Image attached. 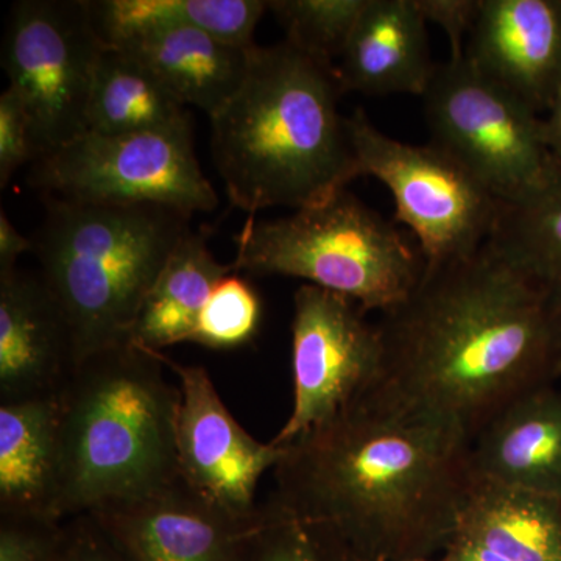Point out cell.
Returning a JSON list of instances; mask_svg holds the SVG:
<instances>
[{"label":"cell","mask_w":561,"mask_h":561,"mask_svg":"<svg viewBox=\"0 0 561 561\" xmlns=\"http://www.w3.org/2000/svg\"><path fill=\"white\" fill-rule=\"evenodd\" d=\"M375 400L474 435L505 405L559 379L561 306L489 242L426 264L382 312Z\"/></svg>","instance_id":"cell-1"},{"label":"cell","mask_w":561,"mask_h":561,"mask_svg":"<svg viewBox=\"0 0 561 561\" xmlns=\"http://www.w3.org/2000/svg\"><path fill=\"white\" fill-rule=\"evenodd\" d=\"M284 449L273 500L354 561L430 559L474 485L463 431L370 393Z\"/></svg>","instance_id":"cell-2"},{"label":"cell","mask_w":561,"mask_h":561,"mask_svg":"<svg viewBox=\"0 0 561 561\" xmlns=\"http://www.w3.org/2000/svg\"><path fill=\"white\" fill-rule=\"evenodd\" d=\"M335 68L286 39L251 50L231 101L210 119V150L236 208L302 209L359 179Z\"/></svg>","instance_id":"cell-3"},{"label":"cell","mask_w":561,"mask_h":561,"mask_svg":"<svg viewBox=\"0 0 561 561\" xmlns=\"http://www.w3.org/2000/svg\"><path fill=\"white\" fill-rule=\"evenodd\" d=\"M154 351L133 343L99 351L58 391L60 522L103 505L149 496L180 481V389Z\"/></svg>","instance_id":"cell-4"},{"label":"cell","mask_w":561,"mask_h":561,"mask_svg":"<svg viewBox=\"0 0 561 561\" xmlns=\"http://www.w3.org/2000/svg\"><path fill=\"white\" fill-rule=\"evenodd\" d=\"M44 206L33 253L68 320L73 360L131 343L147 294L192 231V214L154 203H83L49 195Z\"/></svg>","instance_id":"cell-5"},{"label":"cell","mask_w":561,"mask_h":561,"mask_svg":"<svg viewBox=\"0 0 561 561\" xmlns=\"http://www.w3.org/2000/svg\"><path fill=\"white\" fill-rule=\"evenodd\" d=\"M236 242L234 272L305 279L365 313L389 311L426 271L420 247L346 187L280 219H250Z\"/></svg>","instance_id":"cell-6"},{"label":"cell","mask_w":561,"mask_h":561,"mask_svg":"<svg viewBox=\"0 0 561 561\" xmlns=\"http://www.w3.org/2000/svg\"><path fill=\"white\" fill-rule=\"evenodd\" d=\"M421 99L431 142L453 154L504 205L529 197L552 175L557 160L540 114L467 58L437 65Z\"/></svg>","instance_id":"cell-7"},{"label":"cell","mask_w":561,"mask_h":561,"mask_svg":"<svg viewBox=\"0 0 561 561\" xmlns=\"http://www.w3.org/2000/svg\"><path fill=\"white\" fill-rule=\"evenodd\" d=\"M348 130L360 176L389 187L394 220L413 232L426 264L470 256L490 241L504 203L453 154L390 138L364 110L351 114Z\"/></svg>","instance_id":"cell-8"},{"label":"cell","mask_w":561,"mask_h":561,"mask_svg":"<svg viewBox=\"0 0 561 561\" xmlns=\"http://www.w3.org/2000/svg\"><path fill=\"white\" fill-rule=\"evenodd\" d=\"M28 183L65 201L154 203L192 216L219 205L195 154L192 119L135 135L88 131L36 160Z\"/></svg>","instance_id":"cell-9"},{"label":"cell","mask_w":561,"mask_h":561,"mask_svg":"<svg viewBox=\"0 0 561 561\" xmlns=\"http://www.w3.org/2000/svg\"><path fill=\"white\" fill-rule=\"evenodd\" d=\"M105 47L88 0H21L11 9L2 68L31 117L38 160L90 131L88 105Z\"/></svg>","instance_id":"cell-10"},{"label":"cell","mask_w":561,"mask_h":561,"mask_svg":"<svg viewBox=\"0 0 561 561\" xmlns=\"http://www.w3.org/2000/svg\"><path fill=\"white\" fill-rule=\"evenodd\" d=\"M356 302L321 287L295 291L291 320L294 405L273 445L286 446L327 423L381 381L378 324Z\"/></svg>","instance_id":"cell-11"},{"label":"cell","mask_w":561,"mask_h":561,"mask_svg":"<svg viewBox=\"0 0 561 561\" xmlns=\"http://www.w3.org/2000/svg\"><path fill=\"white\" fill-rule=\"evenodd\" d=\"M154 353L180 382L176 461L181 481L220 511L239 518L256 515L262 476L275 470L286 449L256 440L243 430L206 368Z\"/></svg>","instance_id":"cell-12"},{"label":"cell","mask_w":561,"mask_h":561,"mask_svg":"<svg viewBox=\"0 0 561 561\" xmlns=\"http://www.w3.org/2000/svg\"><path fill=\"white\" fill-rule=\"evenodd\" d=\"M262 507V505H261ZM125 561H245L251 518L220 511L183 481L88 513Z\"/></svg>","instance_id":"cell-13"},{"label":"cell","mask_w":561,"mask_h":561,"mask_svg":"<svg viewBox=\"0 0 561 561\" xmlns=\"http://www.w3.org/2000/svg\"><path fill=\"white\" fill-rule=\"evenodd\" d=\"M468 38L476 70L548 113L561 84V0H481Z\"/></svg>","instance_id":"cell-14"},{"label":"cell","mask_w":561,"mask_h":561,"mask_svg":"<svg viewBox=\"0 0 561 561\" xmlns=\"http://www.w3.org/2000/svg\"><path fill=\"white\" fill-rule=\"evenodd\" d=\"M73 365L68 320L43 276L0 272V402L55 397Z\"/></svg>","instance_id":"cell-15"},{"label":"cell","mask_w":561,"mask_h":561,"mask_svg":"<svg viewBox=\"0 0 561 561\" xmlns=\"http://www.w3.org/2000/svg\"><path fill=\"white\" fill-rule=\"evenodd\" d=\"M476 481L561 500V390L553 383L505 405L471 440Z\"/></svg>","instance_id":"cell-16"},{"label":"cell","mask_w":561,"mask_h":561,"mask_svg":"<svg viewBox=\"0 0 561 561\" xmlns=\"http://www.w3.org/2000/svg\"><path fill=\"white\" fill-rule=\"evenodd\" d=\"M415 0H368L335 65L339 87L364 95H423L435 68Z\"/></svg>","instance_id":"cell-17"},{"label":"cell","mask_w":561,"mask_h":561,"mask_svg":"<svg viewBox=\"0 0 561 561\" xmlns=\"http://www.w3.org/2000/svg\"><path fill=\"white\" fill-rule=\"evenodd\" d=\"M121 47L149 66L183 105L213 117L242 87L254 47H241L197 28H149L124 36Z\"/></svg>","instance_id":"cell-18"},{"label":"cell","mask_w":561,"mask_h":561,"mask_svg":"<svg viewBox=\"0 0 561 561\" xmlns=\"http://www.w3.org/2000/svg\"><path fill=\"white\" fill-rule=\"evenodd\" d=\"M61 481L60 405L55 397L0 402V515H55Z\"/></svg>","instance_id":"cell-19"},{"label":"cell","mask_w":561,"mask_h":561,"mask_svg":"<svg viewBox=\"0 0 561 561\" xmlns=\"http://www.w3.org/2000/svg\"><path fill=\"white\" fill-rule=\"evenodd\" d=\"M449 545L493 561H561V500L474 479Z\"/></svg>","instance_id":"cell-20"},{"label":"cell","mask_w":561,"mask_h":561,"mask_svg":"<svg viewBox=\"0 0 561 561\" xmlns=\"http://www.w3.org/2000/svg\"><path fill=\"white\" fill-rule=\"evenodd\" d=\"M232 272V264H220L214 257L205 232L192 230L147 294L133 328V345L162 353L176 343L194 342L206 302Z\"/></svg>","instance_id":"cell-21"},{"label":"cell","mask_w":561,"mask_h":561,"mask_svg":"<svg viewBox=\"0 0 561 561\" xmlns=\"http://www.w3.org/2000/svg\"><path fill=\"white\" fill-rule=\"evenodd\" d=\"M186 121H191L186 105L149 66L121 47H105L92 81L88 105L90 131L135 135Z\"/></svg>","instance_id":"cell-22"},{"label":"cell","mask_w":561,"mask_h":561,"mask_svg":"<svg viewBox=\"0 0 561 561\" xmlns=\"http://www.w3.org/2000/svg\"><path fill=\"white\" fill-rule=\"evenodd\" d=\"M106 46L149 28H197L241 47H254V32L268 10L264 0H88Z\"/></svg>","instance_id":"cell-23"},{"label":"cell","mask_w":561,"mask_h":561,"mask_svg":"<svg viewBox=\"0 0 561 561\" xmlns=\"http://www.w3.org/2000/svg\"><path fill=\"white\" fill-rule=\"evenodd\" d=\"M490 245L561 306V164L522 202L502 206Z\"/></svg>","instance_id":"cell-24"},{"label":"cell","mask_w":561,"mask_h":561,"mask_svg":"<svg viewBox=\"0 0 561 561\" xmlns=\"http://www.w3.org/2000/svg\"><path fill=\"white\" fill-rule=\"evenodd\" d=\"M368 0H271L268 10L286 41L309 57L335 68Z\"/></svg>","instance_id":"cell-25"},{"label":"cell","mask_w":561,"mask_h":561,"mask_svg":"<svg viewBox=\"0 0 561 561\" xmlns=\"http://www.w3.org/2000/svg\"><path fill=\"white\" fill-rule=\"evenodd\" d=\"M245 561H354L324 531L280 507L272 500L262 505L251 534Z\"/></svg>","instance_id":"cell-26"},{"label":"cell","mask_w":561,"mask_h":561,"mask_svg":"<svg viewBox=\"0 0 561 561\" xmlns=\"http://www.w3.org/2000/svg\"><path fill=\"white\" fill-rule=\"evenodd\" d=\"M262 319L260 294L234 272L217 284L203 309L194 343L210 350H234L249 345Z\"/></svg>","instance_id":"cell-27"},{"label":"cell","mask_w":561,"mask_h":561,"mask_svg":"<svg viewBox=\"0 0 561 561\" xmlns=\"http://www.w3.org/2000/svg\"><path fill=\"white\" fill-rule=\"evenodd\" d=\"M65 523L46 516L0 515V561H58Z\"/></svg>","instance_id":"cell-28"},{"label":"cell","mask_w":561,"mask_h":561,"mask_svg":"<svg viewBox=\"0 0 561 561\" xmlns=\"http://www.w3.org/2000/svg\"><path fill=\"white\" fill-rule=\"evenodd\" d=\"M38 160L31 117L20 95L7 88L0 95V186H9L18 169Z\"/></svg>","instance_id":"cell-29"},{"label":"cell","mask_w":561,"mask_h":561,"mask_svg":"<svg viewBox=\"0 0 561 561\" xmlns=\"http://www.w3.org/2000/svg\"><path fill=\"white\" fill-rule=\"evenodd\" d=\"M424 21L438 25L451 43V58L465 57V36H470L481 0H415Z\"/></svg>","instance_id":"cell-30"},{"label":"cell","mask_w":561,"mask_h":561,"mask_svg":"<svg viewBox=\"0 0 561 561\" xmlns=\"http://www.w3.org/2000/svg\"><path fill=\"white\" fill-rule=\"evenodd\" d=\"M58 561H125L113 542L90 515L65 523V538Z\"/></svg>","instance_id":"cell-31"},{"label":"cell","mask_w":561,"mask_h":561,"mask_svg":"<svg viewBox=\"0 0 561 561\" xmlns=\"http://www.w3.org/2000/svg\"><path fill=\"white\" fill-rule=\"evenodd\" d=\"M33 251L32 239L22 236L18 228L11 224L5 209H0V272L16 268L21 254Z\"/></svg>","instance_id":"cell-32"},{"label":"cell","mask_w":561,"mask_h":561,"mask_svg":"<svg viewBox=\"0 0 561 561\" xmlns=\"http://www.w3.org/2000/svg\"><path fill=\"white\" fill-rule=\"evenodd\" d=\"M542 125H545V139L548 149L561 164V84L553 95L551 108L546 113Z\"/></svg>","instance_id":"cell-33"},{"label":"cell","mask_w":561,"mask_h":561,"mask_svg":"<svg viewBox=\"0 0 561 561\" xmlns=\"http://www.w3.org/2000/svg\"><path fill=\"white\" fill-rule=\"evenodd\" d=\"M409 561H432L431 559H415V560H409Z\"/></svg>","instance_id":"cell-34"},{"label":"cell","mask_w":561,"mask_h":561,"mask_svg":"<svg viewBox=\"0 0 561 561\" xmlns=\"http://www.w3.org/2000/svg\"><path fill=\"white\" fill-rule=\"evenodd\" d=\"M559 378H561V360H560V365H559Z\"/></svg>","instance_id":"cell-35"}]
</instances>
